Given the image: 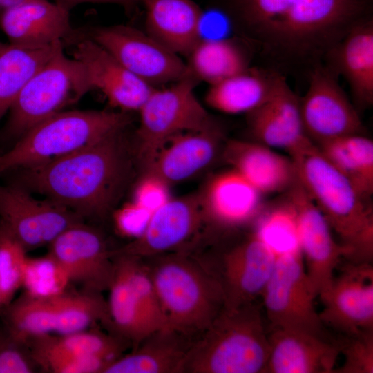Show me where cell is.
I'll return each mask as SVG.
<instances>
[{"label":"cell","instance_id":"14","mask_svg":"<svg viewBox=\"0 0 373 373\" xmlns=\"http://www.w3.org/2000/svg\"><path fill=\"white\" fill-rule=\"evenodd\" d=\"M285 195L296 213L300 252L308 281L317 297L332 283L334 270L346 257L347 250L333 238L328 222L298 180Z\"/></svg>","mask_w":373,"mask_h":373},{"label":"cell","instance_id":"18","mask_svg":"<svg viewBox=\"0 0 373 373\" xmlns=\"http://www.w3.org/2000/svg\"><path fill=\"white\" fill-rule=\"evenodd\" d=\"M199 192L171 198L152 213L142 234L113 255L126 254L149 258L175 251L186 242L203 224Z\"/></svg>","mask_w":373,"mask_h":373},{"label":"cell","instance_id":"8","mask_svg":"<svg viewBox=\"0 0 373 373\" xmlns=\"http://www.w3.org/2000/svg\"><path fill=\"white\" fill-rule=\"evenodd\" d=\"M0 309L3 323L24 339L80 332L98 322L109 330L111 327L107 301L100 293L67 290L56 296L35 297L23 292Z\"/></svg>","mask_w":373,"mask_h":373},{"label":"cell","instance_id":"10","mask_svg":"<svg viewBox=\"0 0 373 373\" xmlns=\"http://www.w3.org/2000/svg\"><path fill=\"white\" fill-rule=\"evenodd\" d=\"M93 40L133 75L155 87L175 82L188 74V67L146 32L126 25L97 26L86 36Z\"/></svg>","mask_w":373,"mask_h":373},{"label":"cell","instance_id":"5","mask_svg":"<svg viewBox=\"0 0 373 373\" xmlns=\"http://www.w3.org/2000/svg\"><path fill=\"white\" fill-rule=\"evenodd\" d=\"M200 335L191 343L183 373H264L269 343L254 303L223 306Z\"/></svg>","mask_w":373,"mask_h":373},{"label":"cell","instance_id":"34","mask_svg":"<svg viewBox=\"0 0 373 373\" xmlns=\"http://www.w3.org/2000/svg\"><path fill=\"white\" fill-rule=\"evenodd\" d=\"M115 262V261H114ZM107 301L111 332L135 347L157 329L137 302L122 270L115 262V274Z\"/></svg>","mask_w":373,"mask_h":373},{"label":"cell","instance_id":"37","mask_svg":"<svg viewBox=\"0 0 373 373\" xmlns=\"http://www.w3.org/2000/svg\"><path fill=\"white\" fill-rule=\"evenodd\" d=\"M70 280L61 265L49 253L41 257L28 256L22 287L35 297H49L68 290Z\"/></svg>","mask_w":373,"mask_h":373},{"label":"cell","instance_id":"4","mask_svg":"<svg viewBox=\"0 0 373 373\" xmlns=\"http://www.w3.org/2000/svg\"><path fill=\"white\" fill-rule=\"evenodd\" d=\"M144 260L166 327L189 338L200 334L224 306L216 273L181 251Z\"/></svg>","mask_w":373,"mask_h":373},{"label":"cell","instance_id":"39","mask_svg":"<svg viewBox=\"0 0 373 373\" xmlns=\"http://www.w3.org/2000/svg\"><path fill=\"white\" fill-rule=\"evenodd\" d=\"M41 370L26 339L0 326V373H33Z\"/></svg>","mask_w":373,"mask_h":373},{"label":"cell","instance_id":"2","mask_svg":"<svg viewBox=\"0 0 373 373\" xmlns=\"http://www.w3.org/2000/svg\"><path fill=\"white\" fill-rule=\"evenodd\" d=\"M298 180L322 212L353 263H370L373 256V209L314 144L290 157Z\"/></svg>","mask_w":373,"mask_h":373},{"label":"cell","instance_id":"11","mask_svg":"<svg viewBox=\"0 0 373 373\" xmlns=\"http://www.w3.org/2000/svg\"><path fill=\"white\" fill-rule=\"evenodd\" d=\"M271 329H293L323 336V326L314 300L301 253L278 256L262 294Z\"/></svg>","mask_w":373,"mask_h":373},{"label":"cell","instance_id":"23","mask_svg":"<svg viewBox=\"0 0 373 373\" xmlns=\"http://www.w3.org/2000/svg\"><path fill=\"white\" fill-rule=\"evenodd\" d=\"M0 28L9 43L26 46L64 44L77 35L70 12L50 0H28L3 11Z\"/></svg>","mask_w":373,"mask_h":373},{"label":"cell","instance_id":"20","mask_svg":"<svg viewBox=\"0 0 373 373\" xmlns=\"http://www.w3.org/2000/svg\"><path fill=\"white\" fill-rule=\"evenodd\" d=\"M276 258L254 233L225 252L215 271L222 287L224 306L236 307L261 296Z\"/></svg>","mask_w":373,"mask_h":373},{"label":"cell","instance_id":"17","mask_svg":"<svg viewBox=\"0 0 373 373\" xmlns=\"http://www.w3.org/2000/svg\"><path fill=\"white\" fill-rule=\"evenodd\" d=\"M254 140L292 157L314 143L303 124L300 98L286 78L276 73L272 93L262 105L247 114Z\"/></svg>","mask_w":373,"mask_h":373},{"label":"cell","instance_id":"44","mask_svg":"<svg viewBox=\"0 0 373 373\" xmlns=\"http://www.w3.org/2000/svg\"><path fill=\"white\" fill-rule=\"evenodd\" d=\"M60 7L70 12L79 4L113 3L122 6L127 12H133L141 0H52Z\"/></svg>","mask_w":373,"mask_h":373},{"label":"cell","instance_id":"13","mask_svg":"<svg viewBox=\"0 0 373 373\" xmlns=\"http://www.w3.org/2000/svg\"><path fill=\"white\" fill-rule=\"evenodd\" d=\"M83 219L50 199L38 200L21 188L0 185V224L26 251L50 245Z\"/></svg>","mask_w":373,"mask_h":373},{"label":"cell","instance_id":"32","mask_svg":"<svg viewBox=\"0 0 373 373\" xmlns=\"http://www.w3.org/2000/svg\"><path fill=\"white\" fill-rule=\"evenodd\" d=\"M188 57L189 73L209 86L250 68L246 49L232 39H200Z\"/></svg>","mask_w":373,"mask_h":373},{"label":"cell","instance_id":"40","mask_svg":"<svg viewBox=\"0 0 373 373\" xmlns=\"http://www.w3.org/2000/svg\"><path fill=\"white\" fill-rule=\"evenodd\" d=\"M343 343L338 345L344 356L343 365L335 368L338 373L373 372V330L347 335Z\"/></svg>","mask_w":373,"mask_h":373},{"label":"cell","instance_id":"21","mask_svg":"<svg viewBox=\"0 0 373 373\" xmlns=\"http://www.w3.org/2000/svg\"><path fill=\"white\" fill-rule=\"evenodd\" d=\"M226 140L218 122L203 130L178 134L157 151L142 169L143 174L155 176L169 186L188 180L221 156Z\"/></svg>","mask_w":373,"mask_h":373},{"label":"cell","instance_id":"35","mask_svg":"<svg viewBox=\"0 0 373 373\" xmlns=\"http://www.w3.org/2000/svg\"><path fill=\"white\" fill-rule=\"evenodd\" d=\"M284 198L279 203L264 207L256 220L254 231L276 257L300 252L296 213Z\"/></svg>","mask_w":373,"mask_h":373},{"label":"cell","instance_id":"15","mask_svg":"<svg viewBox=\"0 0 373 373\" xmlns=\"http://www.w3.org/2000/svg\"><path fill=\"white\" fill-rule=\"evenodd\" d=\"M49 247L48 253L64 267L70 283L86 291L108 290L115 274L113 251L96 229L79 223L59 234Z\"/></svg>","mask_w":373,"mask_h":373},{"label":"cell","instance_id":"6","mask_svg":"<svg viewBox=\"0 0 373 373\" xmlns=\"http://www.w3.org/2000/svg\"><path fill=\"white\" fill-rule=\"evenodd\" d=\"M131 116L123 111H68L37 124L9 151L0 155V173L64 156L119 129Z\"/></svg>","mask_w":373,"mask_h":373},{"label":"cell","instance_id":"30","mask_svg":"<svg viewBox=\"0 0 373 373\" xmlns=\"http://www.w3.org/2000/svg\"><path fill=\"white\" fill-rule=\"evenodd\" d=\"M276 72L253 68L209 86L205 101L211 108L227 114H248L270 97Z\"/></svg>","mask_w":373,"mask_h":373},{"label":"cell","instance_id":"38","mask_svg":"<svg viewBox=\"0 0 373 373\" xmlns=\"http://www.w3.org/2000/svg\"><path fill=\"white\" fill-rule=\"evenodd\" d=\"M22 245L0 224V308L22 287L28 256Z\"/></svg>","mask_w":373,"mask_h":373},{"label":"cell","instance_id":"9","mask_svg":"<svg viewBox=\"0 0 373 373\" xmlns=\"http://www.w3.org/2000/svg\"><path fill=\"white\" fill-rule=\"evenodd\" d=\"M92 90L82 65L64 48L29 80L10 106L8 131L22 135Z\"/></svg>","mask_w":373,"mask_h":373},{"label":"cell","instance_id":"16","mask_svg":"<svg viewBox=\"0 0 373 373\" xmlns=\"http://www.w3.org/2000/svg\"><path fill=\"white\" fill-rule=\"evenodd\" d=\"M322 323L347 335L373 330V268L349 262L319 295Z\"/></svg>","mask_w":373,"mask_h":373},{"label":"cell","instance_id":"42","mask_svg":"<svg viewBox=\"0 0 373 373\" xmlns=\"http://www.w3.org/2000/svg\"><path fill=\"white\" fill-rule=\"evenodd\" d=\"M113 360L98 355L63 357L46 363L42 370L53 373H102Z\"/></svg>","mask_w":373,"mask_h":373},{"label":"cell","instance_id":"1","mask_svg":"<svg viewBox=\"0 0 373 373\" xmlns=\"http://www.w3.org/2000/svg\"><path fill=\"white\" fill-rule=\"evenodd\" d=\"M126 128L64 156L22 169V182L83 218L104 217L131 175L135 156Z\"/></svg>","mask_w":373,"mask_h":373},{"label":"cell","instance_id":"7","mask_svg":"<svg viewBox=\"0 0 373 373\" xmlns=\"http://www.w3.org/2000/svg\"><path fill=\"white\" fill-rule=\"evenodd\" d=\"M198 81L189 73L163 89L155 87L138 111L133 153L144 169L157 151L174 136L205 129L217 122L197 99Z\"/></svg>","mask_w":373,"mask_h":373},{"label":"cell","instance_id":"41","mask_svg":"<svg viewBox=\"0 0 373 373\" xmlns=\"http://www.w3.org/2000/svg\"><path fill=\"white\" fill-rule=\"evenodd\" d=\"M151 214V211L132 201L114 212L113 220L120 234L133 240L144 231Z\"/></svg>","mask_w":373,"mask_h":373},{"label":"cell","instance_id":"45","mask_svg":"<svg viewBox=\"0 0 373 373\" xmlns=\"http://www.w3.org/2000/svg\"><path fill=\"white\" fill-rule=\"evenodd\" d=\"M28 0H0V15L5 10Z\"/></svg>","mask_w":373,"mask_h":373},{"label":"cell","instance_id":"3","mask_svg":"<svg viewBox=\"0 0 373 373\" xmlns=\"http://www.w3.org/2000/svg\"><path fill=\"white\" fill-rule=\"evenodd\" d=\"M372 0H296L258 41L270 53L313 65L358 22L370 16Z\"/></svg>","mask_w":373,"mask_h":373},{"label":"cell","instance_id":"33","mask_svg":"<svg viewBox=\"0 0 373 373\" xmlns=\"http://www.w3.org/2000/svg\"><path fill=\"white\" fill-rule=\"evenodd\" d=\"M323 156L364 196L373 193V141L363 133L316 145Z\"/></svg>","mask_w":373,"mask_h":373},{"label":"cell","instance_id":"24","mask_svg":"<svg viewBox=\"0 0 373 373\" xmlns=\"http://www.w3.org/2000/svg\"><path fill=\"white\" fill-rule=\"evenodd\" d=\"M220 157L264 195L285 193L298 180L289 156L254 140H227Z\"/></svg>","mask_w":373,"mask_h":373},{"label":"cell","instance_id":"36","mask_svg":"<svg viewBox=\"0 0 373 373\" xmlns=\"http://www.w3.org/2000/svg\"><path fill=\"white\" fill-rule=\"evenodd\" d=\"M231 21L259 41L269 26L296 0H224Z\"/></svg>","mask_w":373,"mask_h":373},{"label":"cell","instance_id":"25","mask_svg":"<svg viewBox=\"0 0 373 373\" xmlns=\"http://www.w3.org/2000/svg\"><path fill=\"white\" fill-rule=\"evenodd\" d=\"M264 373H332L340 350L324 337L305 332L273 328Z\"/></svg>","mask_w":373,"mask_h":373},{"label":"cell","instance_id":"19","mask_svg":"<svg viewBox=\"0 0 373 373\" xmlns=\"http://www.w3.org/2000/svg\"><path fill=\"white\" fill-rule=\"evenodd\" d=\"M72 41L73 58L82 65L92 90L101 91L120 111H139L155 87L133 75L90 38L76 37Z\"/></svg>","mask_w":373,"mask_h":373},{"label":"cell","instance_id":"26","mask_svg":"<svg viewBox=\"0 0 373 373\" xmlns=\"http://www.w3.org/2000/svg\"><path fill=\"white\" fill-rule=\"evenodd\" d=\"M326 64L349 84L356 108L373 104V19L354 25L325 56Z\"/></svg>","mask_w":373,"mask_h":373},{"label":"cell","instance_id":"31","mask_svg":"<svg viewBox=\"0 0 373 373\" xmlns=\"http://www.w3.org/2000/svg\"><path fill=\"white\" fill-rule=\"evenodd\" d=\"M61 48V42L39 47L0 42V117L34 75Z\"/></svg>","mask_w":373,"mask_h":373},{"label":"cell","instance_id":"27","mask_svg":"<svg viewBox=\"0 0 373 373\" xmlns=\"http://www.w3.org/2000/svg\"><path fill=\"white\" fill-rule=\"evenodd\" d=\"M146 32L170 51L189 56L199 42L202 10L192 0H141Z\"/></svg>","mask_w":373,"mask_h":373},{"label":"cell","instance_id":"22","mask_svg":"<svg viewBox=\"0 0 373 373\" xmlns=\"http://www.w3.org/2000/svg\"><path fill=\"white\" fill-rule=\"evenodd\" d=\"M204 222L232 229L256 221L264 195L234 170L212 176L199 191Z\"/></svg>","mask_w":373,"mask_h":373},{"label":"cell","instance_id":"43","mask_svg":"<svg viewBox=\"0 0 373 373\" xmlns=\"http://www.w3.org/2000/svg\"><path fill=\"white\" fill-rule=\"evenodd\" d=\"M171 198L168 184L155 176L143 174L135 188L133 201L153 213Z\"/></svg>","mask_w":373,"mask_h":373},{"label":"cell","instance_id":"29","mask_svg":"<svg viewBox=\"0 0 373 373\" xmlns=\"http://www.w3.org/2000/svg\"><path fill=\"white\" fill-rule=\"evenodd\" d=\"M40 370L48 362L63 357L98 355L115 359L129 343L109 332L83 330L69 334H46L26 338Z\"/></svg>","mask_w":373,"mask_h":373},{"label":"cell","instance_id":"28","mask_svg":"<svg viewBox=\"0 0 373 373\" xmlns=\"http://www.w3.org/2000/svg\"><path fill=\"white\" fill-rule=\"evenodd\" d=\"M189 337L171 329H157L133 352L111 361L102 373H183Z\"/></svg>","mask_w":373,"mask_h":373},{"label":"cell","instance_id":"12","mask_svg":"<svg viewBox=\"0 0 373 373\" xmlns=\"http://www.w3.org/2000/svg\"><path fill=\"white\" fill-rule=\"evenodd\" d=\"M309 85L300 98L305 131L318 145L347 135L363 133L358 109L337 81V75L320 62L312 66Z\"/></svg>","mask_w":373,"mask_h":373}]
</instances>
